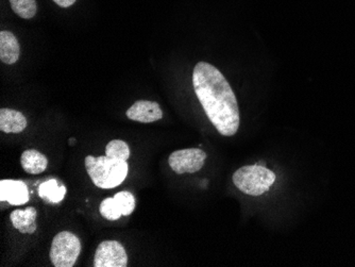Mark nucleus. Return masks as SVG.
Returning a JSON list of instances; mask_svg holds the SVG:
<instances>
[{
	"label": "nucleus",
	"mask_w": 355,
	"mask_h": 267,
	"mask_svg": "<svg viewBox=\"0 0 355 267\" xmlns=\"http://www.w3.org/2000/svg\"><path fill=\"white\" fill-rule=\"evenodd\" d=\"M193 84L207 116L224 136H232L240 128V110L236 94L220 69L210 63H197Z\"/></svg>",
	"instance_id": "f257e3e1"
},
{
	"label": "nucleus",
	"mask_w": 355,
	"mask_h": 267,
	"mask_svg": "<svg viewBox=\"0 0 355 267\" xmlns=\"http://www.w3.org/2000/svg\"><path fill=\"white\" fill-rule=\"evenodd\" d=\"M84 163L93 183L100 189L118 187L128 176L127 161L111 159L108 156H88Z\"/></svg>",
	"instance_id": "f03ea898"
},
{
	"label": "nucleus",
	"mask_w": 355,
	"mask_h": 267,
	"mask_svg": "<svg viewBox=\"0 0 355 267\" xmlns=\"http://www.w3.org/2000/svg\"><path fill=\"white\" fill-rule=\"evenodd\" d=\"M234 185L242 192L250 196H261L269 191L276 181V175L274 172L268 169L264 165H246L233 174L232 177Z\"/></svg>",
	"instance_id": "7ed1b4c3"
},
{
	"label": "nucleus",
	"mask_w": 355,
	"mask_h": 267,
	"mask_svg": "<svg viewBox=\"0 0 355 267\" xmlns=\"http://www.w3.org/2000/svg\"><path fill=\"white\" fill-rule=\"evenodd\" d=\"M80 252V240L74 233L62 231L53 237L50 248V260L53 266H74Z\"/></svg>",
	"instance_id": "20e7f679"
},
{
	"label": "nucleus",
	"mask_w": 355,
	"mask_h": 267,
	"mask_svg": "<svg viewBox=\"0 0 355 267\" xmlns=\"http://www.w3.org/2000/svg\"><path fill=\"white\" fill-rule=\"evenodd\" d=\"M207 154L199 148L175 150L169 156V164L178 175L200 171L204 165Z\"/></svg>",
	"instance_id": "39448f33"
},
{
	"label": "nucleus",
	"mask_w": 355,
	"mask_h": 267,
	"mask_svg": "<svg viewBox=\"0 0 355 267\" xmlns=\"http://www.w3.org/2000/svg\"><path fill=\"white\" fill-rule=\"evenodd\" d=\"M126 249L117 241H104L97 247L94 258L95 267H126Z\"/></svg>",
	"instance_id": "423d86ee"
},
{
	"label": "nucleus",
	"mask_w": 355,
	"mask_h": 267,
	"mask_svg": "<svg viewBox=\"0 0 355 267\" xmlns=\"http://www.w3.org/2000/svg\"><path fill=\"white\" fill-rule=\"evenodd\" d=\"M0 201H7L12 205H25L29 201L28 187L19 180H1Z\"/></svg>",
	"instance_id": "0eeeda50"
},
{
	"label": "nucleus",
	"mask_w": 355,
	"mask_h": 267,
	"mask_svg": "<svg viewBox=\"0 0 355 267\" xmlns=\"http://www.w3.org/2000/svg\"><path fill=\"white\" fill-rule=\"evenodd\" d=\"M127 118L134 122L149 124L162 120L163 112L157 102L139 100L134 102L131 108L127 111Z\"/></svg>",
	"instance_id": "6e6552de"
},
{
	"label": "nucleus",
	"mask_w": 355,
	"mask_h": 267,
	"mask_svg": "<svg viewBox=\"0 0 355 267\" xmlns=\"http://www.w3.org/2000/svg\"><path fill=\"white\" fill-rule=\"evenodd\" d=\"M21 47L17 37L10 31L0 33V60L6 64H15L19 61Z\"/></svg>",
	"instance_id": "1a4fd4ad"
},
{
	"label": "nucleus",
	"mask_w": 355,
	"mask_h": 267,
	"mask_svg": "<svg viewBox=\"0 0 355 267\" xmlns=\"http://www.w3.org/2000/svg\"><path fill=\"white\" fill-rule=\"evenodd\" d=\"M27 127L23 113L12 109L0 110V130L6 134H21Z\"/></svg>",
	"instance_id": "9d476101"
},
{
	"label": "nucleus",
	"mask_w": 355,
	"mask_h": 267,
	"mask_svg": "<svg viewBox=\"0 0 355 267\" xmlns=\"http://www.w3.org/2000/svg\"><path fill=\"white\" fill-rule=\"evenodd\" d=\"M37 210L33 207H28L25 210H15L10 215L12 225L21 233H33L37 230L35 219H37Z\"/></svg>",
	"instance_id": "9b49d317"
},
{
	"label": "nucleus",
	"mask_w": 355,
	"mask_h": 267,
	"mask_svg": "<svg viewBox=\"0 0 355 267\" xmlns=\"http://www.w3.org/2000/svg\"><path fill=\"white\" fill-rule=\"evenodd\" d=\"M21 167L26 173L39 175L45 172L48 165V160L44 154L35 149H28L23 152L21 158Z\"/></svg>",
	"instance_id": "f8f14e48"
},
{
	"label": "nucleus",
	"mask_w": 355,
	"mask_h": 267,
	"mask_svg": "<svg viewBox=\"0 0 355 267\" xmlns=\"http://www.w3.org/2000/svg\"><path fill=\"white\" fill-rule=\"evenodd\" d=\"M66 187L59 185L56 179L47 180L39 187V195L41 199L51 203H59L64 199Z\"/></svg>",
	"instance_id": "ddd939ff"
},
{
	"label": "nucleus",
	"mask_w": 355,
	"mask_h": 267,
	"mask_svg": "<svg viewBox=\"0 0 355 267\" xmlns=\"http://www.w3.org/2000/svg\"><path fill=\"white\" fill-rule=\"evenodd\" d=\"M11 8L15 14L23 19H30L35 17L37 11L35 0H10Z\"/></svg>",
	"instance_id": "4468645a"
},
{
	"label": "nucleus",
	"mask_w": 355,
	"mask_h": 267,
	"mask_svg": "<svg viewBox=\"0 0 355 267\" xmlns=\"http://www.w3.org/2000/svg\"><path fill=\"white\" fill-rule=\"evenodd\" d=\"M106 154L111 159L127 161L130 157V148L124 140H113L106 145Z\"/></svg>",
	"instance_id": "2eb2a0df"
},
{
	"label": "nucleus",
	"mask_w": 355,
	"mask_h": 267,
	"mask_svg": "<svg viewBox=\"0 0 355 267\" xmlns=\"http://www.w3.org/2000/svg\"><path fill=\"white\" fill-rule=\"evenodd\" d=\"M100 214L108 219V221H117L120 219L122 213L118 208L117 203H116L114 197H108L104 199L99 207Z\"/></svg>",
	"instance_id": "dca6fc26"
},
{
	"label": "nucleus",
	"mask_w": 355,
	"mask_h": 267,
	"mask_svg": "<svg viewBox=\"0 0 355 267\" xmlns=\"http://www.w3.org/2000/svg\"><path fill=\"white\" fill-rule=\"evenodd\" d=\"M114 199H115L122 215L128 217L133 213L134 209H135V199H134L133 194L128 191H122L116 194Z\"/></svg>",
	"instance_id": "f3484780"
},
{
	"label": "nucleus",
	"mask_w": 355,
	"mask_h": 267,
	"mask_svg": "<svg viewBox=\"0 0 355 267\" xmlns=\"http://www.w3.org/2000/svg\"><path fill=\"white\" fill-rule=\"evenodd\" d=\"M57 5L60 6L62 8H68L70 6L74 5L76 3V0H53Z\"/></svg>",
	"instance_id": "a211bd4d"
}]
</instances>
